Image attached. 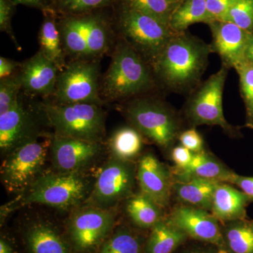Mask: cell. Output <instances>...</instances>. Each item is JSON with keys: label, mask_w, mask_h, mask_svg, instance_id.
<instances>
[{"label": "cell", "mask_w": 253, "mask_h": 253, "mask_svg": "<svg viewBox=\"0 0 253 253\" xmlns=\"http://www.w3.org/2000/svg\"><path fill=\"white\" fill-rule=\"evenodd\" d=\"M226 242L231 253H253V226L247 219L229 222Z\"/></svg>", "instance_id": "cell-29"}, {"label": "cell", "mask_w": 253, "mask_h": 253, "mask_svg": "<svg viewBox=\"0 0 253 253\" xmlns=\"http://www.w3.org/2000/svg\"><path fill=\"white\" fill-rule=\"evenodd\" d=\"M251 221V224L253 226V221Z\"/></svg>", "instance_id": "cell-46"}, {"label": "cell", "mask_w": 253, "mask_h": 253, "mask_svg": "<svg viewBox=\"0 0 253 253\" xmlns=\"http://www.w3.org/2000/svg\"><path fill=\"white\" fill-rule=\"evenodd\" d=\"M116 0H51L50 9L57 16H76L112 8Z\"/></svg>", "instance_id": "cell-30"}, {"label": "cell", "mask_w": 253, "mask_h": 253, "mask_svg": "<svg viewBox=\"0 0 253 253\" xmlns=\"http://www.w3.org/2000/svg\"><path fill=\"white\" fill-rule=\"evenodd\" d=\"M218 183L201 179L173 180L172 192L181 204L202 208L211 212Z\"/></svg>", "instance_id": "cell-23"}, {"label": "cell", "mask_w": 253, "mask_h": 253, "mask_svg": "<svg viewBox=\"0 0 253 253\" xmlns=\"http://www.w3.org/2000/svg\"><path fill=\"white\" fill-rule=\"evenodd\" d=\"M102 151L103 144L54 134L49 154L54 170L83 172L99 157Z\"/></svg>", "instance_id": "cell-12"}, {"label": "cell", "mask_w": 253, "mask_h": 253, "mask_svg": "<svg viewBox=\"0 0 253 253\" xmlns=\"http://www.w3.org/2000/svg\"><path fill=\"white\" fill-rule=\"evenodd\" d=\"M123 113L143 137L163 150L170 149L182 132L178 113L166 101L156 98H133L123 106Z\"/></svg>", "instance_id": "cell-4"}, {"label": "cell", "mask_w": 253, "mask_h": 253, "mask_svg": "<svg viewBox=\"0 0 253 253\" xmlns=\"http://www.w3.org/2000/svg\"><path fill=\"white\" fill-rule=\"evenodd\" d=\"M99 59H73L60 71L53 97L56 104L88 103L102 106Z\"/></svg>", "instance_id": "cell-8"}, {"label": "cell", "mask_w": 253, "mask_h": 253, "mask_svg": "<svg viewBox=\"0 0 253 253\" xmlns=\"http://www.w3.org/2000/svg\"><path fill=\"white\" fill-rule=\"evenodd\" d=\"M136 166L134 161L111 157L99 169L84 205L102 208H115L134 194Z\"/></svg>", "instance_id": "cell-11"}, {"label": "cell", "mask_w": 253, "mask_h": 253, "mask_svg": "<svg viewBox=\"0 0 253 253\" xmlns=\"http://www.w3.org/2000/svg\"><path fill=\"white\" fill-rule=\"evenodd\" d=\"M106 9L80 15L82 27L85 35L89 59H99L112 48L114 25L113 16L105 12Z\"/></svg>", "instance_id": "cell-18"}, {"label": "cell", "mask_w": 253, "mask_h": 253, "mask_svg": "<svg viewBox=\"0 0 253 253\" xmlns=\"http://www.w3.org/2000/svg\"><path fill=\"white\" fill-rule=\"evenodd\" d=\"M0 253H15L12 245L3 237L0 239Z\"/></svg>", "instance_id": "cell-44"}, {"label": "cell", "mask_w": 253, "mask_h": 253, "mask_svg": "<svg viewBox=\"0 0 253 253\" xmlns=\"http://www.w3.org/2000/svg\"><path fill=\"white\" fill-rule=\"evenodd\" d=\"M163 209L141 192L126 200V214L136 226L143 229H152L164 219Z\"/></svg>", "instance_id": "cell-27"}, {"label": "cell", "mask_w": 253, "mask_h": 253, "mask_svg": "<svg viewBox=\"0 0 253 253\" xmlns=\"http://www.w3.org/2000/svg\"><path fill=\"white\" fill-rule=\"evenodd\" d=\"M58 24L66 56L89 59L87 45L78 16H60Z\"/></svg>", "instance_id": "cell-28"}, {"label": "cell", "mask_w": 253, "mask_h": 253, "mask_svg": "<svg viewBox=\"0 0 253 253\" xmlns=\"http://www.w3.org/2000/svg\"><path fill=\"white\" fill-rule=\"evenodd\" d=\"M52 136L39 138L16 148L5 156L1 166V180L5 189L21 194L44 172Z\"/></svg>", "instance_id": "cell-7"}, {"label": "cell", "mask_w": 253, "mask_h": 253, "mask_svg": "<svg viewBox=\"0 0 253 253\" xmlns=\"http://www.w3.org/2000/svg\"><path fill=\"white\" fill-rule=\"evenodd\" d=\"M194 153L191 152L190 150L183 146L182 145L176 146L172 149L171 153V157L173 162L175 164L174 167L182 168L186 167L191 162Z\"/></svg>", "instance_id": "cell-40"}, {"label": "cell", "mask_w": 253, "mask_h": 253, "mask_svg": "<svg viewBox=\"0 0 253 253\" xmlns=\"http://www.w3.org/2000/svg\"><path fill=\"white\" fill-rule=\"evenodd\" d=\"M171 171L173 180L201 179L216 182H226L234 172L205 151L194 154L191 162L186 167H174Z\"/></svg>", "instance_id": "cell-21"}, {"label": "cell", "mask_w": 253, "mask_h": 253, "mask_svg": "<svg viewBox=\"0 0 253 253\" xmlns=\"http://www.w3.org/2000/svg\"><path fill=\"white\" fill-rule=\"evenodd\" d=\"M113 21L120 38L144 58L150 66L175 33L169 26L136 10L115 3Z\"/></svg>", "instance_id": "cell-5"}, {"label": "cell", "mask_w": 253, "mask_h": 253, "mask_svg": "<svg viewBox=\"0 0 253 253\" xmlns=\"http://www.w3.org/2000/svg\"><path fill=\"white\" fill-rule=\"evenodd\" d=\"M16 7V5L12 0H0V31L6 33L14 43L16 49L21 51V46L16 41L11 25Z\"/></svg>", "instance_id": "cell-36"}, {"label": "cell", "mask_w": 253, "mask_h": 253, "mask_svg": "<svg viewBox=\"0 0 253 253\" xmlns=\"http://www.w3.org/2000/svg\"><path fill=\"white\" fill-rule=\"evenodd\" d=\"M236 0H206L208 12L213 21H224Z\"/></svg>", "instance_id": "cell-38"}, {"label": "cell", "mask_w": 253, "mask_h": 253, "mask_svg": "<svg viewBox=\"0 0 253 253\" xmlns=\"http://www.w3.org/2000/svg\"><path fill=\"white\" fill-rule=\"evenodd\" d=\"M42 14L44 18L38 33L40 51L56 64L60 71H63L67 64V56L63 48L58 24L59 16L50 8L42 11Z\"/></svg>", "instance_id": "cell-22"}, {"label": "cell", "mask_w": 253, "mask_h": 253, "mask_svg": "<svg viewBox=\"0 0 253 253\" xmlns=\"http://www.w3.org/2000/svg\"><path fill=\"white\" fill-rule=\"evenodd\" d=\"M250 203L251 200L241 190L229 183L219 182L214 191L211 212L222 222L245 219Z\"/></svg>", "instance_id": "cell-20"}, {"label": "cell", "mask_w": 253, "mask_h": 253, "mask_svg": "<svg viewBox=\"0 0 253 253\" xmlns=\"http://www.w3.org/2000/svg\"><path fill=\"white\" fill-rule=\"evenodd\" d=\"M59 72L56 64L39 50L21 63L18 74L25 92L49 96L54 94Z\"/></svg>", "instance_id": "cell-17"}, {"label": "cell", "mask_w": 253, "mask_h": 253, "mask_svg": "<svg viewBox=\"0 0 253 253\" xmlns=\"http://www.w3.org/2000/svg\"><path fill=\"white\" fill-rule=\"evenodd\" d=\"M245 61L253 64V33L249 34L247 45L245 51Z\"/></svg>", "instance_id": "cell-43"}, {"label": "cell", "mask_w": 253, "mask_h": 253, "mask_svg": "<svg viewBox=\"0 0 253 253\" xmlns=\"http://www.w3.org/2000/svg\"><path fill=\"white\" fill-rule=\"evenodd\" d=\"M136 181L141 193L163 209L169 206L172 193V171L154 154L148 153L139 159Z\"/></svg>", "instance_id": "cell-14"}, {"label": "cell", "mask_w": 253, "mask_h": 253, "mask_svg": "<svg viewBox=\"0 0 253 253\" xmlns=\"http://www.w3.org/2000/svg\"><path fill=\"white\" fill-rule=\"evenodd\" d=\"M94 181L84 171H44L6 208L12 210L26 205L41 204L63 211H73L86 202Z\"/></svg>", "instance_id": "cell-3"}, {"label": "cell", "mask_w": 253, "mask_h": 253, "mask_svg": "<svg viewBox=\"0 0 253 253\" xmlns=\"http://www.w3.org/2000/svg\"><path fill=\"white\" fill-rule=\"evenodd\" d=\"M168 1H169V2L173 3V4H174V3L176 2V1H178V0H168Z\"/></svg>", "instance_id": "cell-45"}, {"label": "cell", "mask_w": 253, "mask_h": 253, "mask_svg": "<svg viewBox=\"0 0 253 253\" xmlns=\"http://www.w3.org/2000/svg\"><path fill=\"white\" fill-rule=\"evenodd\" d=\"M213 52L220 56L222 65L228 68L239 66L245 61V51L251 33L229 21H214L210 23Z\"/></svg>", "instance_id": "cell-16"}, {"label": "cell", "mask_w": 253, "mask_h": 253, "mask_svg": "<svg viewBox=\"0 0 253 253\" xmlns=\"http://www.w3.org/2000/svg\"><path fill=\"white\" fill-rule=\"evenodd\" d=\"M113 50L100 86L104 102L144 96L157 87L152 68L129 43L120 38Z\"/></svg>", "instance_id": "cell-2"}, {"label": "cell", "mask_w": 253, "mask_h": 253, "mask_svg": "<svg viewBox=\"0 0 253 253\" xmlns=\"http://www.w3.org/2000/svg\"><path fill=\"white\" fill-rule=\"evenodd\" d=\"M15 4L24 5L28 7L36 8L41 10L42 12L49 9L51 0H12Z\"/></svg>", "instance_id": "cell-42"}, {"label": "cell", "mask_w": 253, "mask_h": 253, "mask_svg": "<svg viewBox=\"0 0 253 253\" xmlns=\"http://www.w3.org/2000/svg\"><path fill=\"white\" fill-rule=\"evenodd\" d=\"M116 3L156 18L168 26L174 7L168 0H116Z\"/></svg>", "instance_id": "cell-31"}, {"label": "cell", "mask_w": 253, "mask_h": 253, "mask_svg": "<svg viewBox=\"0 0 253 253\" xmlns=\"http://www.w3.org/2000/svg\"><path fill=\"white\" fill-rule=\"evenodd\" d=\"M212 52L202 40L175 33L151 66L158 84L173 92H192L201 84Z\"/></svg>", "instance_id": "cell-1"}, {"label": "cell", "mask_w": 253, "mask_h": 253, "mask_svg": "<svg viewBox=\"0 0 253 253\" xmlns=\"http://www.w3.org/2000/svg\"><path fill=\"white\" fill-rule=\"evenodd\" d=\"M116 217L115 208L84 204L73 210L67 222L68 240L73 251L91 253L98 251L112 231Z\"/></svg>", "instance_id": "cell-10"}, {"label": "cell", "mask_w": 253, "mask_h": 253, "mask_svg": "<svg viewBox=\"0 0 253 253\" xmlns=\"http://www.w3.org/2000/svg\"><path fill=\"white\" fill-rule=\"evenodd\" d=\"M186 234L167 219H163L151 229L146 243L147 253H172L184 241Z\"/></svg>", "instance_id": "cell-26"}, {"label": "cell", "mask_w": 253, "mask_h": 253, "mask_svg": "<svg viewBox=\"0 0 253 253\" xmlns=\"http://www.w3.org/2000/svg\"><path fill=\"white\" fill-rule=\"evenodd\" d=\"M245 31L253 33V0H236L225 20Z\"/></svg>", "instance_id": "cell-34"}, {"label": "cell", "mask_w": 253, "mask_h": 253, "mask_svg": "<svg viewBox=\"0 0 253 253\" xmlns=\"http://www.w3.org/2000/svg\"><path fill=\"white\" fill-rule=\"evenodd\" d=\"M178 139L180 141L181 145L190 150L194 154H198L205 151L204 139L195 128L183 131Z\"/></svg>", "instance_id": "cell-37"}, {"label": "cell", "mask_w": 253, "mask_h": 253, "mask_svg": "<svg viewBox=\"0 0 253 253\" xmlns=\"http://www.w3.org/2000/svg\"><path fill=\"white\" fill-rule=\"evenodd\" d=\"M229 70L222 65L219 71L191 92L184 107L191 126H219L228 135H237L238 129L226 121L223 111V92Z\"/></svg>", "instance_id": "cell-9"}, {"label": "cell", "mask_w": 253, "mask_h": 253, "mask_svg": "<svg viewBox=\"0 0 253 253\" xmlns=\"http://www.w3.org/2000/svg\"><path fill=\"white\" fill-rule=\"evenodd\" d=\"M55 135L103 144L106 136V114L101 106L88 103L42 104Z\"/></svg>", "instance_id": "cell-6"}, {"label": "cell", "mask_w": 253, "mask_h": 253, "mask_svg": "<svg viewBox=\"0 0 253 253\" xmlns=\"http://www.w3.org/2000/svg\"><path fill=\"white\" fill-rule=\"evenodd\" d=\"M236 70L239 76L241 96L246 107L245 126L253 129V64L244 61Z\"/></svg>", "instance_id": "cell-33"}, {"label": "cell", "mask_w": 253, "mask_h": 253, "mask_svg": "<svg viewBox=\"0 0 253 253\" xmlns=\"http://www.w3.org/2000/svg\"><path fill=\"white\" fill-rule=\"evenodd\" d=\"M97 253H141V245L131 231L119 228L103 243Z\"/></svg>", "instance_id": "cell-32"}, {"label": "cell", "mask_w": 253, "mask_h": 253, "mask_svg": "<svg viewBox=\"0 0 253 253\" xmlns=\"http://www.w3.org/2000/svg\"><path fill=\"white\" fill-rule=\"evenodd\" d=\"M22 89L18 74L0 80V114L9 111L20 97Z\"/></svg>", "instance_id": "cell-35"}, {"label": "cell", "mask_w": 253, "mask_h": 253, "mask_svg": "<svg viewBox=\"0 0 253 253\" xmlns=\"http://www.w3.org/2000/svg\"><path fill=\"white\" fill-rule=\"evenodd\" d=\"M226 183L239 187L241 191L247 195L251 202H253V177L252 176H241L234 172L228 179Z\"/></svg>", "instance_id": "cell-39"}, {"label": "cell", "mask_w": 253, "mask_h": 253, "mask_svg": "<svg viewBox=\"0 0 253 253\" xmlns=\"http://www.w3.org/2000/svg\"><path fill=\"white\" fill-rule=\"evenodd\" d=\"M143 136L131 126H124L113 131L108 140L111 157L134 161L143 148Z\"/></svg>", "instance_id": "cell-25"}, {"label": "cell", "mask_w": 253, "mask_h": 253, "mask_svg": "<svg viewBox=\"0 0 253 253\" xmlns=\"http://www.w3.org/2000/svg\"><path fill=\"white\" fill-rule=\"evenodd\" d=\"M21 63L7 58L0 57V80L6 79L16 75V71L21 67Z\"/></svg>", "instance_id": "cell-41"}, {"label": "cell", "mask_w": 253, "mask_h": 253, "mask_svg": "<svg viewBox=\"0 0 253 253\" xmlns=\"http://www.w3.org/2000/svg\"><path fill=\"white\" fill-rule=\"evenodd\" d=\"M213 21L208 11L206 0H182L172 10L169 27L174 33H180L194 23L210 24Z\"/></svg>", "instance_id": "cell-24"}, {"label": "cell", "mask_w": 253, "mask_h": 253, "mask_svg": "<svg viewBox=\"0 0 253 253\" xmlns=\"http://www.w3.org/2000/svg\"><path fill=\"white\" fill-rule=\"evenodd\" d=\"M168 218L187 236L217 246L222 244L218 220L206 210L181 204L173 208Z\"/></svg>", "instance_id": "cell-15"}, {"label": "cell", "mask_w": 253, "mask_h": 253, "mask_svg": "<svg viewBox=\"0 0 253 253\" xmlns=\"http://www.w3.org/2000/svg\"><path fill=\"white\" fill-rule=\"evenodd\" d=\"M29 253H73L69 240L46 221L30 223L23 234Z\"/></svg>", "instance_id": "cell-19"}, {"label": "cell", "mask_w": 253, "mask_h": 253, "mask_svg": "<svg viewBox=\"0 0 253 253\" xmlns=\"http://www.w3.org/2000/svg\"><path fill=\"white\" fill-rule=\"evenodd\" d=\"M39 136L37 119L21 96L9 111L0 114V149L4 156Z\"/></svg>", "instance_id": "cell-13"}]
</instances>
